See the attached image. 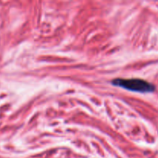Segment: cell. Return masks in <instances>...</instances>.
I'll use <instances>...</instances> for the list:
<instances>
[{"instance_id":"obj_1","label":"cell","mask_w":158,"mask_h":158,"mask_svg":"<svg viewBox=\"0 0 158 158\" xmlns=\"http://www.w3.org/2000/svg\"><path fill=\"white\" fill-rule=\"evenodd\" d=\"M114 86L123 88L131 92L141 94L152 93L155 90V86L151 83L141 79H114L111 82Z\"/></svg>"}]
</instances>
